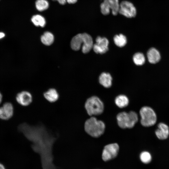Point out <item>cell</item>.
I'll return each instance as SVG.
<instances>
[{"label":"cell","instance_id":"21","mask_svg":"<svg viewBox=\"0 0 169 169\" xmlns=\"http://www.w3.org/2000/svg\"><path fill=\"white\" fill-rule=\"evenodd\" d=\"M114 41L115 44L120 47H124L127 43L126 38L122 34L115 35L114 37Z\"/></svg>","mask_w":169,"mask_h":169},{"label":"cell","instance_id":"26","mask_svg":"<svg viewBox=\"0 0 169 169\" xmlns=\"http://www.w3.org/2000/svg\"><path fill=\"white\" fill-rule=\"evenodd\" d=\"M66 2L69 4H74L76 3L77 0H66Z\"/></svg>","mask_w":169,"mask_h":169},{"label":"cell","instance_id":"10","mask_svg":"<svg viewBox=\"0 0 169 169\" xmlns=\"http://www.w3.org/2000/svg\"><path fill=\"white\" fill-rule=\"evenodd\" d=\"M13 107L10 102L4 103L2 107H0V119L7 120L11 118L13 114Z\"/></svg>","mask_w":169,"mask_h":169},{"label":"cell","instance_id":"11","mask_svg":"<svg viewBox=\"0 0 169 169\" xmlns=\"http://www.w3.org/2000/svg\"><path fill=\"white\" fill-rule=\"evenodd\" d=\"M16 99L17 102L21 105L27 106L32 102V96L29 92L23 91L17 94Z\"/></svg>","mask_w":169,"mask_h":169},{"label":"cell","instance_id":"18","mask_svg":"<svg viewBox=\"0 0 169 169\" xmlns=\"http://www.w3.org/2000/svg\"><path fill=\"white\" fill-rule=\"evenodd\" d=\"M41 40L42 43L45 45L49 46L53 43L54 37L51 33L46 31L41 36Z\"/></svg>","mask_w":169,"mask_h":169},{"label":"cell","instance_id":"29","mask_svg":"<svg viewBox=\"0 0 169 169\" xmlns=\"http://www.w3.org/2000/svg\"><path fill=\"white\" fill-rule=\"evenodd\" d=\"M0 169H5L3 166L0 163Z\"/></svg>","mask_w":169,"mask_h":169},{"label":"cell","instance_id":"23","mask_svg":"<svg viewBox=\"0 0 169 169\" xmlns=\"http://www.w3.org/2000/svg\"><path fill=\"white\" fill-rule=\"evenodd\" d=\"M133 59L134 63L137 65H143L145 61V57L143 54L139 52L134 55Z\"/></svg>","mask_w":169,"mask_h":169},{"label":"cell","instance_id":"5","mask_svg":"<svg viewBox=\"0 0 169 169\" xmlns=\"http://www.w3.org/2000/svg\"><path fill=\"white\" fill-rule=\"evenodd\" d=\"M141 123L144 127H150L154 125L157 121V116L154 110L148 106L142 107L140 110Z\"/></svg>","mask_w":169,"mask_h":169},{"label":"cell","instance_id":"27","mask_svg":"<svg viewBox=\"0 0 169 169\" xmlns=\"http://www.w3.org/2000/svg\"><path fill=\"white\" fill-rule=\"evenodd\" d=\"M5 36V33L3 32H0V39H1Z\"/></svg>","mask_w":169,"mask_h":169},{"label":"cell","instance_id":"1","mask_svg":"<svg viewBox=\"0 0 169 169\" xmlns=\"http://www.w3.org/2000/svg\"><path fill=\"white\" fill-rule=\"evenodd\" d=\"M18 129L33 142V148L39 152H49L56 139V137L49 132L43 125L33 126L23 123L19 125Z\"/></svg>","mask_w":169,"mask_h":169},{"label":"cell","instance_id":"15","mask_svg":"<svg viewBox=\"0 0 169 169\" xmlns=\"http://www.w3.org/2000/svg\"><path fill=\"white\" fill-rule=\"evenodd\" d=\"M83 42V33L78 34L72 38L70 43L71 48L73 50H78L80 49Z\"/></svg>","mask_w":169,"mask_h":169},{"label":"cell","instance_id":"8","mask_svg":"<svg viewBox=\"0 0 169 169\" xmlns=\"http://www.w3.org/2000/svg\"><path fill=\"white\" fill-rule=\"evenodd\" d=\"M119 150V146L117 143H112L105 146L102 153V158L105 161L115 157Z\"/></svg>","mask_w":169,"mask_h":169},{"label":"cell","instance_id":"13","mask_svg":"<svg viewBox=\"0 0 169 169\" xmlns=\"http://www.w3.org/2000/svg\"><path fill=\"white\" fill-rule=\"evenodd\" d=\"M84 42L82 46V50L84 53H88L93 48V41L92 37L89 34L84 33Z\"/></svg>","mask_w":169,"mask_h":169},{"label":"cell","instance_id":"9","mask_svg":"<svg viewBox=\"0 0 169 169\" xmlns=\"http://www.w3.org/2000/svg\"><path fill=\"white\" fill-rule=\"evenodd\" d=\"M95 41L96 43L93 44V47L95 53L103 54L108 50L109 42L107 38L99 36L96 38Z\"/></svg>","mask_w":169,"mask_h":169},{"label":"cell","instance_id":"24","mask_svg":"<svg viewBox=\"0 0 169 169\" xmlns=\"http://www.w3.org/2000/svg\"><path fill=\"white\" fill-rule=\"evenodd\" d=\"M140 159L143 163H148L151 161V154L148 152L144 151L140 154Z\"/></svg>","mask_w":169,"mask_h":169},{"label":"cell","instance_id":"17","mask_svg":"<svg viewBox=\"0 0 169 169\" xmlns=\"http://www.w3.org/2000/svg\"><path fill=\"white\" fill-rule=\"evenodd\" d=\"M44 95L47 100L52 103L56 101L59 96L57 90L53 88L50 89L44 92Z\"/></svg>","mask_w":169,"mask_h":169},{"label":"cell","instance_id":"6","mask_svg":"<svg viewBox=\"0 0 169 169\" xmlns=\"http://www.w3.org/2000/svg\"><path fill=\"white\" fill-rule=\"evenodd\" d=\"M119 0H104L100 5V11L103 15H106L111 10L113 15H116L119 13Z\"/></svg>","mask_w":169,"mask_h":169},{"label":"cell","instance_id":"16","mask_svg":"<svg viewBox=\"0 0 169 169\" xmlns=\"http://www.w3.org/2000/svg\"><path fill=\"white\" fill-rule=\"evenodd\" d=\"M112 78L108 73L103 72L100 75L99 81L100 84L105 88L110 87L112 84Z\"/></svg>","mask_w":169,"mask_h":169},{"label":"cell","instance_id":"14","mask_svg":"<svg viewBox=\"0 0 169 169\" xmlns=\"http://www.w3.org/2000/svg\"><path fill=\"white\" fill-rule=\"evenodd\" d=\"M147 57L149 62L151 64H155L160 60L161 56L159 52L155 48L150 49L147 54Z\"/></svg>","mask_w":169,"mask_h":169},{"label":"cell","instance_id":"7","mask_svg":"<svg viewBox=\"0 0 169 169\" xmlns=\"http://www.w3.org/2000/svg\"><path fill=\"white\" fill-rule=\"evenodd\" d=\"M119 13L126 18L135 17L136 14V10L131 2L123 1L120 3Z\"/></svg>","mask_w":169,"mask_h":169},{"label":"cell","instance_id":"3","mask_svg":"<svg viewBox=\"0 0 169 169\" xmlns=\"http://www.w3.org/2000/svg\"><path fill=\"white\" fill-rule=\"evenodd\" d=\"M119 126L122 129L133 128L138 120L137 113L133 111L128 113L125 112L119 113L117 115Z\"/></svg>","mask_w":169,"mask_h":169},{"label":"cell","instance_id":"22","mask_svg":"<svg viewBox=\"0 0 169 169\" xmlns=\"http://www.w3.org/2000/svg\"><path fill=\"white\" fill-rule=\"evenodd\" d=\"M35 5L37 10L42 11L48 8L49 4L47 0H36Z\"/></svg>","mask_w":169,"mask_h":169},{"label":"cell","instance_id":"20","mask_svg":"<svg viewBox=\"0 0 169 169\" xmlns=\"http://www.w3.org/2000/svg\"><path fill=\"white\" fill-rule=\"evenodd\" d=\"M115 102L116 105L119 107L123 108L128 105L129 101L128 98L125 95H120L115 98Z\"/></svg>","mask_w":169,"mask_h":169},{"label":"cell","instance_id":"4","mask_svg":"<svg viewBox=\"0 0 169 169\" xmlns=\"http://www.w3.org/2000/svg\"><path fill=\"white\" fill-rule=\"evenodd\" d=\"M85 108L88 114L92 116L101 114L103 111L104 106L99 98L93 96L87 100L85 104Z\"/></svg>","mask_w":169,"mask_h":169},{"label":"cell","instance_id":"2","mask_svg":"<svg viewBox=\"0 0 169 169\" xmlns=\"http://www.w3.org/2000/svg\"><path fill=\"white\" fill-rule=\"evenodd\" d=\"M105 128L104 123L94 117L86 120L84 124V129L86 132L94 137L101 136L104 133Z\"/></svg>","mask_w":169,"mask_h":169},{"label":"cell","instance_id":"12","mask_svg":"<svg viewBox=\"0 0 169 169\" xmlns=\"http://www.w3.org/2000/svg\"><path fill=\"white\" fill-rule=\"evenodd\" d=\"M157 129L155 132L156 137L159 139H166L169 135V127L166 124L161 122L157 125Z\"/></svg>","mask_w":169,"mask_h":169},{"label":"cell","instance_id":"19","mask_svg":"<svg viewBox=\"0 0 169 169\" xmlns=\"http://www.w3.org/2000/svg\"><path fill=\"white\" fill-rule=\"evenodd\" d=\"M31 20L34 25L37 27H44L46 24V21L44 17L39 14L33 15Z\"/></svg>","mask_w":169,"mask_h":169},{"label":"cell","instance_id":"28","mask_svg":"<svg viewBox=\"0 0 169 169\" xmlns=\"http://www.w3.org/2000/svg\"><path fill=\"white\" fill-rule=\"evenodd\" d=\"M2 95L0 92V104L1 103L2 100Z\"/></svg>","mask_w":169,"mask_h":169},{"label":"cell","instance_id":"25","mask_svg":"<svg viewBox=\"0 0 169 169\" xmlns=\"http://www.w3.org/2000/svg\"><path fill=\"white\" fill-rule=\"evenodd\" d=\"M57 1L60 4L62 5L64 4L66 2V0H53Z\"/></svg>","mask_w":169,"mask_h":169}]
</instances>
